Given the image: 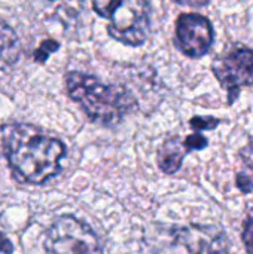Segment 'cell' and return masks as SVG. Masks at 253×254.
<instances>
[{"label":"cell","mask_w":253,"mask_h":254,"mask_svg":"<svg viewBox=\"0 0 253 254\" xmlns=\"http://www.w3.org/2000/svg\"><path fill=\"white\" fill-rule=\"evenodd\" d=\"M155 254H228L225 235L213 226H171L160 231Z\"/></svg>","instance_id":"obj_3"},{"label":"cell","mask_w":253,"mask_h":254,"mask_svg":"<svg viewBox=\"0 0 253 254\" xmlns=\"http://www.w3.org/2000/svg\"><path fill=\"white\" fill-rule=\"evenodd\" d=\"M179 4L183 6H192V7H203L210 3V0H174Z\"/></svg>","instance_id":"obj_16"},{"label":"cell","mask_w":253,"mask_h":254,"mask_svg":"<svg viewBox=\"0 0 253 254\" xmlns=\"http://www.w3.org/2000/svg\"><path fill=\"white\" fill-rule=\"evenodd\" d=\"M176 46L189 58L207 55L215 42V28L212 21L200 13H182L176 21Z\"/></svg>","instance_id":"obj_7"},{"label":"cell","mask_w":253,"mask_h":254,"mask_svg":"<svg viewBox=\"0 0 253 254\" xmlns=\"http://www.w3.org/2000/svg\"><path fill=\"white\" fill-rule=\"evenodd\" d=\"M212 71L221 86L227 89L231 106L239 98L242 88L253 85V49L237 46L218 55L212 63Z\"/></svg>","instance_id":"obj_6"},{"label":"cell","mask_w":253,"mask_h":254,"mask_svg":"<svg viewBox=\"0 0 253 254\" xmlns=\"http://www.w3.org/2000/svg\"><path fill=\"white\" fill-rule=\"evenodd\" d=\"M221 124V121L218 118H212V116H195L189 121V125L192 129L198 131H207V129H215L218 125Z\"/></svg>","instance_id":"obj_12"},{"label":"cell","mask_w":253,"mask_h":254,"mask_svg":"<svg viewBox=\"0 0 253 254\" xmlns=\"http://www.w3.org/2000/svg\"><path fill=\"white\" fill-rule=\"evenodd\" d=\"M4 156L15 176L31 185H42L61 170L66 146L28 124H7L1 128Z\"/></svg>","instance_id":"obj_1"},{"label":"cell","mask_w":253,"mask_h":254,"mask_svg":"<svg viewBox=\"0 0 253 254\" xmlns=\"http://www.w3.org/2000/svg\"><path fill=\"white\" fill-rule=\"evenodd\" d=\"M109 34L128 46H140L151 31L146 0H119L109 15Z\"/></svg>","instance_id":"obj_5"},{"label":"cell","mask_w":253,"mask_h":254,"mask_svg":"<svg viewBox=\"0 0 253 254\" xmlns=\"http://www.w3.org/2000/svg\"><path fill=\"white\" fill-rule=\"evenodd\" d=\"M46 254H103L95 232L73 216L58 217L46 234Z\"/></svg>","instance_id":"obj_4"},{"label":"cell","mask_w":253,"mask_h":254,"mask_svg":"<svg viewBox=\"0 0 253 254\" xmlns=\"http://www.w3.org/2000/svg\"><path fill=\"white\" fill-rule=\"evenodd\" d=\"M186 153L188 150L183 141L179 137H171L164 141L158 152V167L166 174H174L180 170Z\"/></svg>","instance_id":"obj_8"},{"label":"cell","mask_w":253,"mask_h":254,"mask_svg":"<svg viewBox=\"0 0 253 254\" xmlns=\"http://www.w3.org/2000/svg\"><path fill=\"white\" fill-rule=\"evenodd\" d=\"M243 158V168L236 176V185L242 193H253V138L240 152Z\"/></svg>","instance_id":"obj_10"},{"label":"cell","mask_w":253,"mask_h":254,"mask_svg":"<svg viewBox=\"0 0 253 254\" xmlns=\"http://www.w3.org/2000/svg\"><path fill=\"white\" fill-rule=\"evenodd\" d=\"M58 48H60L58 42H55V40H52V39L43 40V42L40 43V46H39V48L36 49V52H34V60H36L37 63H45V61L48 60V57H49L52 52L58 51Z\"/></svg>","instance_id":"obj_11"},{"label":"cell","mask_w":253,"mask_h":254,"mask_svg":"<svg viewBox=\"0 0 253 254\" xmlns=\"http://www.w3.org/2000/svg\"><path fill=\"white\" fill-rule=\"evenodd\" d=\"M92 9L103 18H109L113 7L119 3V0H91Z\"/></svg>","instance_id":"obj_15"},{"label":"cell","mask_w":253,"mask_h":254,"mask_svg":"<svg viewBox=\"0 0 253 254\" xmlns=\"http://www.w3.org/2000/svg\"><path fill=\"white\" fill-rule=\"evenodd\" d=\"M19 57V40L16 33L0 19V70L10 67Z\"/></svg>","instance_id":"obj_9"},{"label":"cell","mask_w":253,"mask_h":254,"mask_svg":"<svg viewBox=\"0 0 253 254\" xmlns=\"http://www.w3.org/2000/svg\"><path fill=\"white\" fill-rule=\"evenodd\" d=\"M183 144H185V147H186V150H188V153H189V152H192V150H203V149H206L207 144H209V141H207V138H206L203 134L195 132V134L188 135V137L183 140Z\"/></svg>","instance_id":"obj_13"},{"label":"cell","mask_w":253,"mask_h":254,"mask_svg":"<svg viewBox=\"0 0 253 254\" xmlns=\"http://www.w3.org/2000/svg\"><path fill=\"white\" fill-rule=\"evenodd\" d=\"M66 86L70 98L92 121L103 125L119 124L137 106L134 97L124 86L106 85L94 76L81 71H69Z\"/></svg>","instance_id":"obj_2"},{"label":"cell","mask_w":253,"mask_h":254,"mask_svg":"<svg viewBox=\"0 0 253 254\" xmlns=\"http://www.w3.org/2000/svg\"><path fill=\"white\" fill-rule=\"evenodd\" d=\"M242 240L245 244V249L248 254H253V217H248L243 223V232H242Z\"/></svg>","instance_id":"obj_14"}]
</instances>
